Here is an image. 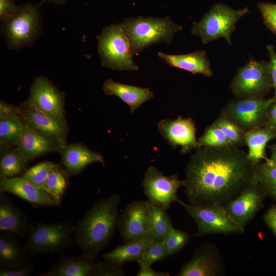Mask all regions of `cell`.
<instances>
[{"label": "cell", "mask_w": 276, "mask_h": 276, "mask_svg": "<svg viewBox=\"0 0 276 276\" xmlns=\"http://www.w3.org/2000/svg\"><path fill=\"white\" fill-rule=\"evenodd\" d=\"M256 178L267 195L276 199V166L266 161L255 165Z\"/></svg>", "instance_id": "32"}, {"label": "cell", "mask_w": 276, "mask_h": 276, "mask_svg": "<svg viewBox=\"0 0 276 276\" xmlns=\"http://www.w3.org/2000/svg\"><path fill=\"white\" fill-rule=\"evenodd\" d=\"M157 55L170 66L187 71L193 74H201L207 77L213 75L210 63L204 51L199 50L179 55L159 52Z\"/></svg>", "instance_id": "23"}, {"label": "cell", "mask_w": 276, "mask_h": 276, "mask_svg": "<svg viewBox=\"0 0 276 276\" xmlns=\"http://www.w3.org/2000/svg\"><path fill=\"white\" fill-rule=\"evenodd\" d=\"M267 50L269 58V68L274 89L273 98L276 100V51L274 47L270 44L267 46Z\"/></svg>", "instance_id": "41"}, {"label": "cell", "mask_w": 276, "mask_h": 276, "mask_svg": "<svg viewBox=\"0 0 276 276\" xmlns=\"http://www.w3.org/2000/svg\"><path fill=\"white\" fill-rule=\"evenodd\" d=\"M97 263V268L94 276H123L125 275L123 266L104 259Z\"/></svg>", "instance_id": "39"}, {"label": "cell", "mask_w": 276, "mask_h": 276, "mask_svg": "<svg viewBox=\"0 0 276 276\" xmlns=\"http://www.w3.org/2000/svg\"><path fill=\"white\" fill-rule=\"evenodd\" d=\"M275 100L248 98L230 101L225 107L224 114L246 132L261 127L266 120L267 111Z\"/></svg>", "instance_id": "12"}, {"label": "cell", "mask_w": 276, "mask_h": 276, "mask_svg": "<svg viewBox=\"0 0 276 276\" xmlns=\"http://www.w3.org/2000/svg\"><path fill=\"white\" fill-rule=\"evenodd\" d=\"M276 137V130L268 126L258 127L245 132V143L248 148L247 158L256 165L265 157V148L270 140Z\"/></svg>", "instance_id": "26"}, {"label": "cell", "mask_w": 276, "mask_h": 276, "mask_svg": "<svg viewBox=\"0 0 276 276\" xmlns=\"http://www.w3.org/2000/svg\"><path fill=\"white\" fill-rule=\"evenodd\" d=\"M257 7L266 26L276 34V4L260 2Z\"/></svg>", "instance_id": "38"}, {"label": "cell", "mask_w": 276, "mask_h": 276, "mask_svg": "<svg viewBox=\"0 0 276 276\" xmlns=\"http://www.w3.org/2000/svg\"><path fill=\"white\" fill-rule=\"evenodd\" d=\"M272 86L268 62L256 60H251L241 67L231 84L238 99L261 98Z\"/></svg>", "instance_id": "9"}, {"label": "cell", "mask_w": 276, "mask_h": 276, "mask_svg": "<svg viewBox=\"0 0 276 276\" xmlns=\"http://www.w3.org/2000/svg\"><path fill=\"white\" fill-rule=\"evenodd\" d=\"M248 13V7L236 10L223 4H216L200 21L193 22L191 34L199 36L204 44L223 37L231 44L237 22Z\"/></svg>", "instance_id": "6"}, {"label": "cell", "mask_w": 276, "mask_h": 276, "mask_svg": "<svg viewBox=\"0 0 276 276\" xmlns=\"http://www.w3.org/2000/svg\"><path fill=\"white\" fill-rule=\"evenodd\" d=\"M151 238L156 240L164 239L173 227L172 221L167 211L150 202Z\"/></svg>", "instance_id": "31"}, {"label": "cell", "mask_w": 276, "mask_h": 276, "mask_svg": "<svg viewBox=\"0 0 276 276\" xmlns=\"http://www.w3.org/2000/svg\"><path fill=\"white\" fill-rule=\"evenodd\" d=\"M179 203L197 224V231L193 236L200 237L206 235H241L245 227L233 221L226 213L223 205L213 204Z\"/></svg>", "instance_id": "8"}, {"label": "cell", "mask_w": 276, "mask_h": 276, "mask_svg": "<svg viewBox=\"0 0 276 276\" xmlns=\"http://www.w3.org/2000/svg\"><path fill=\"white\" fill-rule=\"evenodd\" d=\"M153 240L150 238L124 243L123 245H118L110 251L104 254L103 258L121 266L130 262L138 263Z\"/></svg>", "instance_id": "27"}, {"label": "cell", "mask_w": 276, "mask_h": 276, "mask_svg": "<svg viewBox=\"0 0 276 276\" xmlns=\"http://www.w3.org/2000/svg\"><path fill=\"white\" fill-rule=\"evenodd\" d=\"M33 265H29L14 270H0V276H29L33 272Z\"/></svg>", "instance_id": "43"}, {"label": "cell", "mask_w": 276, "mask_h": 276, "mask_svg": "<svg viewBox=\"0 0 276 276\" xmlns=\"http://www.w3.org/2000/svg\"><path fill=\"white\" fill-rule=\"evenodd\" d=\"M18 113V106L0 102V119Z\"/></svg>", "instance_id": "44"}, {"label": "cell", "mask_w": 276, "mask_h": 276, "mask_svg": "<svg viewBox=\"0 0 276 276\" xmlns=\"http://www.w3.org/2000/svg\"><path fill=\"white\" fill-rule=\"evenodd\" d=\"M73 228L67 220L53 223L30 221L24 247L30 257L62 253L74 242Z\"/></svg>", "instance_id": "5"}, {"label": "cell", "mask_w": 276, "mask_h": 276, "mask_svg": "<svg viewBox=\"0 0 276 276\" xmlns=\"http://www.w3.org/2000/svg\"><path fill=\"white\" fill-rule=\"evenodd\" d=\"M26 127L19 113L0 119L1 150L16 146Z\"/></svg>", "instance_id": "28"}, {"label": "cell", "mask_w": 276, "mask_h": 276, "mask_svg": "<svg viewBox=\"0 0 276 276\" xmlns=\"http://www.w3.org/2000/svg\"><path fill=\"white\" fill-rule=\"evenodd\" d=\"M121 201L117 193L99 199L74 225V242L83 256L95 260L109 245L118 227Z\"/></svg>", "instance_id": "2"}, {"label": "cell", "mask_w": 276, "mask_h": 276, "mask_svg": "<svg viewBox=\"0 0 276 276\" xmlns=\"http://www.w3.org/2000/svg\"><path fill=\"white\" fill-rule=\"evenodd\" d=\"M0 192L16 196L34 207H57L59 203L49 193L20 176L2 178Z\"/></svg>", "instance_id": "18"}, {"label": "cell", "mask_w": 276, "mask_h": 276, "mask_svg": "<svg viewBox=\"0 0 276 276\" xmlns=\"http://www.w3.org/2000/svg\"><path fill=\"white\" fill-rule=\"evenodd\" d=\"M96 38L102 66L119 71L139 69L133 59L129 41L118 24L105 27Z\"/></svg>", "instance_id": "7"}, {"label": "cell", "mask_w": 276, "mask_h": 276, "mask_svg": "<svg viewBox=\"0 0 276 276\" xmlns=\"http://www.w3.org/2000/svg\"><path fill=\"white\" fill-rule=\"evenodd\" d=\"M27 102L39 110L56 119L65 121L64 93L47 77H36L31 85Z\"/></svg>", "instance_id": "13"}, {"label": "cell", "mask_w": 276, "mask_h": 276, "mask_svg": "<svg viewBox=\"0 0 276 276\" xmlns=\"http://www.w3.org/2000/svg\"><path fill=\"white\" fill-rule=\"evenodd\" d=\"M66 0H41L40 4L42 5L43 3H52L54 4L63 5L65 3Z\"/></svg>", "instance_id": "48"}, {"label": "cell", "mask_w": 276, "mask_h": 276, "mask_svg": "<svg viewBox=\"0 0 276 276\" xmlns=\"http://www.w3.org/2000/svg\"><path fill=\"white\" fill-rule=\"evenodd\" d=\"M64 171L70 176L79 174L86 167L100 163L104 166L103 156L81 143L66 144L60 151Z\"/></svg>", "instance_id": "19"}, {"label": "cell", "mask_w": 276, "mask_h": 276, "mask_svg": "<svg viewBox=\"0 0 276 276\" xmlns=\"http://www.w3.org/2000/svg\"><path fill=\"white\" fill-rule=\"evenodd\" d=\"M30 222L27 214L0 192V229L24 238L27 237Z\"/></svg>", "instance_id": "22"}, {"label": "cell", "mask_w": 276, "mask_h": 276, "mask_svg": "<svg viewBox=\"0 0 276 276\" xmlns=\"http://www.w3.org/2000/svg\"><path fill=\"white\" fill-rule=\"evenodd\" d=\"M118 228L124 243L152 238L148 200L128 204L119 216Z\"/></svg>", "instance_id": "11"}, {"label": "cell", "mask_w": 276, "mask_h": 276, "mask_svg": "<svg viewBox=\"0 0 276 276\" xmlns=\"http://www.w3.org/2000/svg\"><path fill=\"white\" fill-rule=\"evenodd\" d=\"M266 196L265 191L256 181L225 205L224 209L233 221L245 227L262 208Z\"/></svg>", "instance_id": "14"}, {"label": "cell", "mask_w": 276, "mask_h": 276, "mask_svg": "<svg viewBox=\"0 0 276 276\" xmlns=\"http://www.w3.org/2000/svg\"><path fill=\"white\" fill-rule=\"evenodd\" d=\"M263 220L276 237V205H273L269 208L264 215Z\"/></svg>", "instance_id": "42"}, {"label": "cell", "mask_w": 276, "mask_h": 276, "mask_svg": "<svg viewBox=\"0 0 276 276\" xmlns=\"http://www.w3.org/2000/svg\"><path fill=\"white\" fill-rule=\"evenodd\" d=\"M158 129L173 148L181 147L182 154L200 148L196 137L194 122L191 118L179 116L176 119H163L158 123Z\"/></svg>", "instance_id": "17"}, {"label": "cell", "mask_w": 276, "mask_h": 276, "mask_svg": "<svg viewBox=\"0 0 276 276\" xmlns=\"http://www.w3.org/2000/svg\"><path fill=\"white\" fill-rule=\"evenodd\" d=\"M54 164L48 160L40 162L27 169L20 176L34 186L42 188Z\"/></svg>", "instance_id": "34"}, {"label": "cell", "mask_w": 276, "mask_h": 276, "mask_svg": "<svg viewBox=\"0 0 276 276\" xmlns=\"http://www.w3.org/2000/svg\"><path fill=\"white\" fill-rule=\"evenodd\" d=\"M224 264L215 245L205 243L197 248L192 258L181 267L178 276H217L221 275Z\"/></svg>", "instance_id": "16"}, {"label": "cell", "mask_w": 276, "mask_h": 276, "mask_svg": "<svg viewBox=\"0 0 276 276\" xmlns=\"http://www.w3.org/2000/svg\"><path fill=\"white\" fill-rule=\"evenodd\" d=\"M142 186L148 201L166 211L174 202H179L177 192L184 186L185 181L180 180L177 174L165 176L154 166L147 169Z\"/></svg>", "instance_id": "10"}, {"label": "cell", "mask_w": 276, "mask_h": 276, "mask_svg": "<svg viewBox=\"0 0 276 276\" xmlns=\"http://www.w3.org/2000/svg\"><path fill=\"white\" fill-rule=\"evenodd\" d=\"M40 4H21L14 13L1 22V35L9 50L19 52L34 44L42 31Z\"/></svg>", "instance_id": "4"}, {"label": "cell", "mask_w": 276, "mask_h": 276, "mask_svg": "<svg viewBox=\"0 0 276 276\" xmlns=\"http://www.w3.org/2000/svg\"><path fill=\"white\" fill-rule=\"evenodd\" d=\"M28 165V163L21 155L16 146L1 150V179L21 175L27 169Z\"/></svg>", "instance_id": "29"}, {"label": "cell", "mask_w": 276, "mask_h": 276, "mask_svg": "<svg viewBox=\"0 0 276 276\" xmlns=\"http://www.w3.org/2000/svg\"><path fill=\"white\" fill-rule=\"evenodd\" d=\"M137 276H169L167 272L156 271L151 266H141L140 269L136 274Z\"/></svg>", "instance_id": "46"}, {"label": "cell", "mask_w": 276, "mask_h": 276, "mask_svg": "<svg viewBox=\"0 0 276 276\" xmlns=\"http://www.w3.org/2000/svg\"><path fill=\"white\" fill-rule=\"evenodd\" d=\"M18 111L26 126L46 135L62 148L66 144L69 130L66 121L54 118L36 109L27 101L18 106Z\"/></svg>", "instance_id": "15"}, {"label": "cell", "mask_w": 276, "mask_h": 276, "mask_svg": "<svg viewBox=\"0 0 276 276\" xmlns=\"http://www.w3.org/2000/svg\"><path fill=\"white\" fill-rule=\"evenodd\" d=\"M103 90L108 96H116L126 103L133 113L137 108L154 97V93L149 88L117 82L110 79L106 80Z\"/></svg>", "instance_id": "25"}, {"label": "cell", "mask_w": 276, "mask_h": 276, "mask_svg": "<svg viewBox=\"0 0 276 276\" xmlns=\"http://www.w3.org/2000/svg\"><path fill=\"white\" fill-rule=\"evenodd\" d=\"M68 177L63 168L55 164L42 187L60 204L68 186Z\"/></svg>", "instance_id": "30"}, {"label": "cell", "mask_w": 276, "mask_h": 276, "mask_svg": "<svg viewBox=\"0 0 276 276\" xmlns=\"http://www.w3.org/2000/svg\"><path fill=\"white\" fill-rule=\"evenodd\" d=\"M97 263L83 256H64L39 276H94Z\"/></svg>", "instance_id": "24"}, {"label": "cell", "mask_w": 276, "mask_h": 276, "mask_svg": "<svg viewBox=\"0 0 276 276\" xmlns=\"http://www.w3.org/2000/svg\"><path fill=\"white\" fill-rule=\"evenodd\" d=\"M16 147L29 164L37 158L53 152H60L62 147L46 135L26 126Z\"/></svg>", "instance_id": "20"}, {"label": "cell", "mask_w": 276, "mask_h": 276, "mask_svg": "<svg viewBox=\"0 0 276 276\" xmlns=\"http://www.w3.org/2000/svg\"><path fill=\"white\" fill-rule=\"evenodd\" d=\"M198 142L200 147H222L232 145L223 131L214 123L206 128Z\"/></svg>", "instance_id": "36"}, {"label": "cell", "mask_w": 276, "mask_h": 276, "mask_svg": "<svg viewBox=\"0 0 276 276\" xmlns=\"http://www.w3.org/2000/svg\"><path fill=\"white\" fill-rule=\"evenodd\" d=\"M17 8L18 5L15 4V0H0L1 21L11 16Z\"/></svg>", "instance_id": "40"}, {"label": "cell", "mask_w": 276, "mask_h": 276, "mask_svg": "<svg viewBox=\"0 0 276 276\" xmlns=\"http://www.w3.org/2000/svg\"><path fill=\"white\" fill-rule=\"evenodd\" d=\"M190 240L191 236L188 232L172 227L163 242L171 256L181 251L189 243Z\"/></svg>", "instance_id": "35"}, {"label": "cell", "mask_w": 276, "mask_h": 276, "mask_svg": "<svg viewBox=\"0 0 276 276\" xmlns=\"http://www.w3.org/2000/svg\"><path fill=\"white\" fill-rule=\"evenodd\" d=\"M118 25L127 37L133 55L155 44H170L175 33L182 29L168 16L127 18Z\"/></svg>", "instance_id": "3"}, {"label": "cell", "mask_w": 276, "mask_h": 276, "mask_svg": "<svg viewBox=\"0 0 276 276\" xmlns=\"http://www.w3.org/2000/svg\"><path fill=\"white\" fill-rule=\"evenodd\" d=\"M266 126L276 130V100L269 107L266 117Z\"/></svg>", "instance_id": "45"}, {"label": "cell", "mask_w": 276, "mask_h": 276, "mask_svg": "<svg viewBox=\"0 0 276 276\" xmlns=\"http://www.w3.org/2000/svg\"><path fill=\"white\" fill-rule=\"evenodd\" d=\"M171 257L163 241L154 240L148 246L138 263L140 266H151L153 263Z\"/></svg>", "instance_id": "37"}, {"label": "cell", "mask_w": 276, "mask_h": 276, "mask_svg": "<svg viewBox=\"0 0 276 276\" xmlns=\"http://www.w3.org/2000/svg\"><path fill=\"white\" fill-rule=\"evenodd\" d=\"M185 193L190 204L224 206L257 181L255 165L238 147H201L186 167Z\"/></svg>", "instance_id": "1"}, {"label": "cell", "mask_w": 276, "mask_h": 276, "mask_svg": "<svg viewBox=\"0 0 276 276\" xmlns=\"http://www.w3.org/2000/svg\"><path fill=\"white\" fill-rule=\"evenodd\" d=\"M16 235L5 231L0 233V270H14L29 265V256Z\"/></svg>", "instance_id": "21"}, {"label": "cell", "mask_w": 276, "mask_h": 276, "mask_svg": "<svg viewBox=\"0 0 276 276\" xmlns=\"http://www.w3.org/2000/svg\"><path fill=\"white\" fill-rule=\"evenodd\" d=\"M271 151V156L266 161L269 163L276 166V144L272 145L269 147Z\"/></svg>", "instance_id": "47"}, {"label": "cell", "mask_w": 276, "mask_h": 276, "mask_svg": "<svg viewBox=\"0 0 276 276\" xmlns=\"http://www.w3.org/2000/svg\"><path fill=\"white\" fill-rule=\"evenodd\" d=\"M214 123L223 131L232 145L238 147L245 143V132L224 113Z\"/></svg>", "instance_id": "33"}]
</instances>
